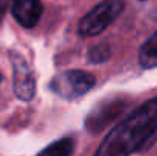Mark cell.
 Listing matches in <instances>:
<instances>
[{
    "mask_svg": "<svg viewBox=\"0 0 157 156\" xmlns=\"http://www.w3.org/2000/svg\"><path fill=\"white\" fill-rule=\"evenodd\" d=\"M157 139V97L140 104L102 139L93 156H130Z\"/></svg>",
    "mask_w": 157,
    "mask_h": 156,
    "instance_id": "6da1fadb",
    "label": "cell"
},
{
    "mask_svg": "<svg viewBox=\"0 0 157 156\" xmlns=\"http://www.w3.org/2000/svg\"><path fill=\"white\" fill-rule=\"evenodd\" d=\"M124 9L125 0H102L81 18L78 32L82 37H95L104 32Z\"/></svg>",
    "mask_w": 157,
    "mask_h": 156,
    "instance_id": "7a4b0ae2",
    "label": "cell"
},
{
    "mask_svg": "<svg viewBox=\"0 0 157 156\" xmlns=\"http://www.w3.org/2000/svg\"><path fill=\"white\" fill-rule=\"evenodd\" d=\"M96 83L95 75L84 70H66L56 74L51 80L49 87L63 100H76L93 89Z\"/></svg>",
    "mask_w": 157,
    "mask_h": 156,
    "instance_id": "3957f363",
    "label": "cell"
},
{
    "mask_svg": "<svg viewBox=\"0 0 157 156\" xmlns=\"http://www.w3.org/2000/svg\"><path fill=\"white\" fill-rule=\"evenodd\" d=\"M9 58L12 66L14 94L21 101H31L35 95V75L21 54L11 51Z\"/></svg>",
    "mask_w": 157,
    "mask_h": 156,
    "instance_id": "277c9868",
    "label": "cell"
},
{
    "mask_svg": "<svg viewBox=\"0 0 157 156\" xmlns=\"http://www.w3.org/2000/svg\"><path fill=\"white\" fill-rule=\"evenodd\" d=\"M124 110H125L124 100H107L99 106H96L90 112V115L86 118V129H89L95 135V133L104 130Z\"/></svg>",
    "mask_w": 157,
    "mask_h": 156,
    "instance_id": "5b68a950",
    "label": "cell"
},
{
    "mask_svg": "<svg viewBox=\"0 0 157 156\" xmlns=\"http://www.w3.org/2000/svg\"><path fill=\"white\" fill-rule=\"evenodd\" d=\"M43 14V5L40 0H14L12 15L23 28H34Z\"/></svg>",
    "mask_w": 157,
    "mask_h": 156,
    "instance_id": "8992f818",
    "label": "cell"
},
{
    "mask_svg": "<svg viewBox=\"0 0 157 156\" xmlns=\"http://www.w3.org/2000/svg\"><path fill=\"white\" fill-rule=\"evenodd\" d=\"M139 64L144 69H156L157 67V31L140 46Z\"/></svg>",
    "mask_w": 157,
    "mask_h": 156,
    "instance_id": "52a82bcc",
    "label": "cell"
},
{
    "mask_svg": "<svg viewBox=\"0 0 157 156\" xmlns=\"http://www.w3.org/2000/svg\"><path fill=\"white\" fill-rule=\"evenodd\" d=\"M73 139L72 138H63L52 144H49L46 149H43L38 156H72L73 155Z\"/></svg>",
    "mask_w": 157,
    "mask_h": 156,
    "instance_id": "ba28073f",
    "label": "cell"
},
{
    "mask_svg": "<svg viewBox=\"0 0 157 156\" xmlns=\"http://www.w3.org/2000/svg\"><path fill=\"white\" fill-rule=\"evenodd\" d=\"M110 55H111V51H110L108 45H98L89 52V60H90V63L98 64V63L107 61L110 58Z\"/></svg>",
    "mask_w": 157,
    "mask_h": 156,
    "instance_id": "9c48e42d",
    "label": "cell"
},
{
    "mask_svg": "<svg viewBox=\"0 0 157 156\" xmlns=\"http://www.w3.org/2000/svg\"><path fill=\"white\" fill-rule=\"evenodd\" d=\"M9 2H11V0H0V22H2V18H3V15H5L6 9H8Z\"/></svg>",
    "mask_w": 157,
    "mask_h": 156,
    "instance_id": "30bf717a",
    "label": "cell"
},
{
    "mask_svg": "<svg viewBox=\"0 0 157 156\" xmlns=\"http://www.w3.org/2000/svg\"><path fill=\"white\" fill-rule=\"evenodd\" d=\"M2 80H3V78H2V75H0V83H2Z\"/></svg>",
    "mask_w": 157,
    "mask_h": 156,
    "instance_id": "8fae6325",
    "label": "cell"
}]
</instances>
